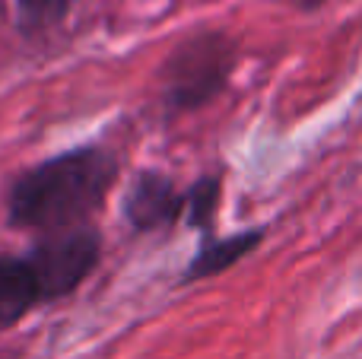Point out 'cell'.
Listing matches in <instances>:
<instances>
[{"label":"cell","instance_id":"cell-1","mask_svg":"<svg viewBox=\"0 0 362 359\" xmlns=\"http://www.w3.org/2000/svg\"><path fill=\"white\" fill-rule=\"evenodd\" d=\"M121 163L105 146H76L25 169L6 191V216L16 229L61 233L86 226L105 207Z\"/></svg>","mask_w":362,"mask_h":359},{"label":"cell","instance_id":"cell-2","mask_svg":"<svg viewBox=\"0 0 362 359\" xmlns=\"http://www.w3.org/2000/svg\"><path fill=\"white\" fill-rule=\"evenodd\" d=\"M238 42L223 29L187 35L159 70V108L165 118L197 112L226 93L238 64Z\"/></svg>","mask_w":362,"mask_h":359},{"label":"cell","instance_id":"cell-3","mask_svg":"<svg viewBox=\"0 0 362 359\" xmlns=\"http://www.w3.org/2000/svg\"><path fill=\"white\" fill-rule=\"evenodd\" d=\"M32 264L38 271L48 302L70 296L80 290V283L99 267L102 261V239L93 226H74L61 233H48L29 252Z\"/></svg>","mask_w":362,"mask_h":359},{"label":"cell","instance_id":"cell-4","mask_svg":"<svg viewBox=\"0 0 362 359\" xmlns=\"http://www.w3.org/2000/svg\"><path fill=\"white\" fill-rule=\"evenodd\" d=\"M127 226L140 235L169 233L185 216V191H178L175 178L156 169H144L131 178L121 201Z\"/></svg>","mask_w":362,"mask_h":359},{"label":"cell","instance_id":"cell-5","mask_svg":"<svg viewBox=\"0 0 362 359\" xmlns=\"http://www.w3.org/2000/svg\"><path fill=\"white\" fill-rule=\"evenodd\" d=\"M38 305H48L38 271L25 254H0V334L19 324Z\"/></svg>","mask_w":362,"mask_h":359},{"label":"cell","instance_id":"cell-6","mask_svg":"<svg viewBox=\"0 0 362 359\" xmlns=\"http://www.w3.org/2000/svg\"><path fill=\"white\" fill-rule=\"evenodd\" d=\"M264 239H267V229L264 226L245 229V233H235V235H206V239L200 242L197 254L191 258V264L181 271L178 286L204 283V280L232 271L238 261H245L251 252H257Z\"/></svg>","mask_w":362,"mask_h":359},{"label":"cell","instance_id":"cell-7","mask_svg":"<svg viewBox=\"0 0 362 359\" xmlns=\"http://www.w3.org/2000/svg\"><path fill=\"white\" fill-rule=\"evenodd\" d=\"M219 204H223V172H210V175H200L191 188L185 191V216L181 220L200 233L213 235V223H216Z\"/></svg>","mask_w":362,"mask_h":359},{"label":"cell","instance_id":"cell-8","mask_svg":"<svg viewBox=\"0 0 362 359\" xmlns=\"http://www.w3.org/2000/svg\"><path fill=\"white\" fill-rule=\"evenodd\" d=\"M76 0H16V23L25 35H45V32L57 29Z\"/></svg>","mask_w":362,"mask_h":359},{"label":"cell","instance_id":"cell-9","mask_svg":"<svg viewBox=\"0 0 362 359\" xmlns=\"http://www.w3.org/2000/svg\"><path fill=\"white\" fill-rule=\"evenodd\" d=\"M289 6H296V10H302V13H312V10H318V6H325L327 0H286Z\"/></svg>","mask_w":362,"mask_h":359}]
</instances>
